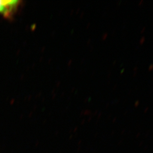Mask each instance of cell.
<instances>
[{"label":"cell","instance_id":"1","mask_svg":"<svg viewBox=\"0 0 153 153\" xmlns=\"http://www.w3.org/2000/svg\"><path fill=\"white\" fill-rule=\"evenodd\" d=\"M20 3L21 2L17 0L0 1V14L7 18H11Z\"/></svg>","mask_w":153,"mask_h":153}]
</instances>
